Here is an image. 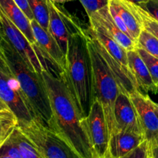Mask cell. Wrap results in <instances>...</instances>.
Here are the masks:
<instances>
[{"label": "cell", "mask_w": 158, "mask_h": 158, "mask_svg": "<svg viewBox=\"0 0 158 158\" xmlns=\"http://www.w3.org/2000/svg\"><path fill=\"white\" fill-rule=\"evenodd\" d=\"M50 1L53 2L54 3H56V4H64V3L71 2L73 0H50Z\"/></svg>", "instance_id": "34"}, {"label": "cell", "mask_w": 158, "mask_h": 158, "mask_svg": "<svg viewBox=\"0 0 158 158\" xmlns=\"http://www.w3.org/2000/svg\"><path fill=\"white\" fill-rule=\"evenodd\" d=\"M138 53L143 59V60L145 63L149 72H150L151 78L153 80V83L158 88V59L153 56L151 54L143 49V48L137 46L136 49Z\"/></svg>", "instance_id": "24"}, {"label": "cell", "mask_w": 158, "mask_h": 158, "mask_svg": "<svg viewBox=\"0 0 158 158\" xmlns=\"http://www.w3.org/2000/svg\"><path fill=\"white\" fill-rule=\"evenodd\" d=\"M17 126L18 120L10 110L0 111V147L9 138Z\"/></svg>", "instance_id": "21"}, {"label": "cell", "mask_w": 158, "mask_h": 158, "mask_svg": "<svg viewBox=\"0 0 158 158\" xmlns=\"http://www.w3.org/2000/svg\"><path fill=\"white\" fill-rule=\"evenodd\" d=\"M88 19L90 26H94L105 32L126 51L134 50L136 49L137 43L118 28L110 14L108 6L92 13L88 16Z\"/></svg>", "instance_id": "13"}, {"label": "cell", "mask_w": 158, "mask_h": 158, "mask_svg": "<svg viewBox=\"0 0 158 158\" xmlns=\"http://www.w3.org/2000/svg\"><path fill=\"white\" fill-rule=\"evenodd\" d=\"M2 40V36L0 35V43H1V40ZM2 58V52H1V49H0V59Z\"/></svg>", "instance_id": "37"}, {"label": "cell", "mask_w": 158, "mask_h": 158, "mask_svg": "<svg viewBox=\"0 0 158 158\" xmlns=\"http://www.w3.org/2000/svg\"><path fill=\"white\" fill-rule=\"evenodd\" d=\"M149 158H151V157H149Z\"/></svg>", "instance_id": "38"}, {"label": "cell", "mask_w": 158, "mask_h": 158, "mask_svg": "<svg viewBox=\"0 0 158 158\" xmlns=\"http://www.w3.org/2000/svg\"><path fill=\"white\" fill-rule=\"evenodd\" d=\"M33 18L45 29L49 25V9L46 0H28Z\"/></svg>", "instance_id": "22"}, {"label": "cell", "mask_w": 158, "mask_h": 158, "mask_svg": "<svg viewBox=\"0 0 158 158\" xmlns=\"http://www.w3.org/2000/svg\"><path fill=\"white\" fill-rule=\"evenodd\" d=\"M64 77L83 118L88 117L94 101L93 71L87 40L82 26L70 35L66 54Z\"/></svg>", "instance_id": "2"}, {"label": "cell", "mask_w": 158, "mask_h": 158, "mask_svg": "<svg viewBox=\"0 0 158 158\" xmlns=\"http://www.w3.org/2000/svg\"><path fill=\"white\" fill-rule=\"evenodd\" d=\"M145 140L140 134L126 131H116L109 137L108 154L110 158H120L137 148Z\"/></svg>", "instance_id": "15"}, {"label": "cell", "mask_w": 158, "mask_h": 158, "mask_svg": "<svg viewBox=\"0 0 158 158\" xmlns=\"http://www.w3.org/2000/svg\"><path fill=\"white\" fill-rule=\"evenodd\" d=\"M128 67L139 89L157 94L158 88L153 83L145 63L136 49L127 51Z\"/></svg>", "instance_id": "16"}, {"label": "cell", "mask_w": 158, "mask_h": 158, "mask_svg": "<svg viewBox=\"0 0 158 158\" xmlns=\"http://www.w3.org/2000/svg\"><path fill=\"white\" fill-rule=\"evenodd\" d=\"M134 6L142 23L143 29L158 39V22L154 19L151 15H149L146 11L141 9L139 6L136 4H134Z\"/></svg>", "instance_id": "25"}, {"label": "cell", "mask_w": 158, "mask_h": 158, "mask_svg": "<svg viewBox=\"0 0 158 158\" xmlns=\"http://www.w3.org/2000/svg\"><path fill=\"white\" fill-rule=\"evenodd\" d=\"M49 9L48 32L58 43L64 54L68 50L70 35L80 28L81 24L66 10L59 7L50 0H46Z\"/></svg>", "instance_id": "10"}, {"label": "cell", "mask_w": 158, "mask_h": 158, "mask_svg": "<svg viewBox=\"0 0 158 158\" xmlns=\"http://www.w3.org/2000/svg\"><path fill=\"white\" fill-rule=\"evenodd\" d=\"M30 25L35 40L32 46L36 53L40 54L59 71L64 73L66 57L58 43L47 29L42 27L35 19L31 20Z\"/></svg>", "instance_id": "11"}, {"label": "cell", "mask_w": 158, "mask_h": 158, "mask_svg": "<svg viewBox=\"0 0 158 158\" xmlns=\"http://www.w3.org/2000/svg\"><path fill=\"white\" fill-rule=\"evenodd\" d=\"M108 5L116 9L125 23L132 38L137 43L139 34L143 29L139 15L135 9L134 3L126 0H109Z\"/></svg>", "instance_id": "17"}, {"label": "cell", "mask_w": 158, "mask_h": 158, "mask_svg": "<svg viewBox=\"0 0 158 158\" xmlns=\"http://www.w3.org/2000/svg\"><path fill=\"white\" fill-rule=\"evenodd\" d=\"M0 9L29 40L31 44L35 43L30 21L14 0H0Z\"/></svg>", "instance_id": "18"}, {"label": "cell", "mask_w": 158, "mask_h": 158, "mask_svg": "<svg viewBox=\"0 0 158 158\" xmlns=\"http://www.w3.org/2000/svg\"><path fill=\"white\" fill-rule=\"evenodd\" d=\"M18 127L33 142L43 158H81L57 133L36 119Z\"/></svg>", "instance_id": "5"}, {"label": "cell", "mask_w": 158, "mask_h": 158, "mask_svg": "<svg viewBox=\"0 0 158 158\" xmlns=\"http://www.w3.org/2000/svg\"><path fill=\"white\" fill-rule=\"evenodd\" d=\"M8 139L18 148L24 158H43L35 145L20 131L18 126Z\"/></svg>", "instance_id": "20"}, {"label": "cell", "mask_w": 158, "mask_h": 158, "mask_svg": "<svg viewBox=\"0 0 158 158\" xmlns=\"http://www.w3.org/2000/svg\"><path fill=\"white\" fill-rule=\"evenodd\" d=\"M0 35L24 60L29 67L41 74L43 67L32 44L20 29L0 9Z\"/></svg>", "instance_id": "7"}, {"label": "cell", "mask_w": 158, "mask_h": 158, "mask_svg": "<svg viewBox=\"0 0 158 158\" xmlns=\"http://www.w3.org/2000/svg\"><path fill=\"white\" fill-rule=\"evenodd\" d=\"M4 110H9V109L8 108V106H6V103H4L1 100H0V111Z\"/></svg>", "instance_id": "35"}, {"label": "cell", "mask_w": 158, "mask_h": 158, "mask_svg": "<svg viewBox=\"0 0 158 158\" xmlns=\"http://www.w3.org/2000/svg\"><path fill=\"white\" fill-rule=\"evenodd\" d=\"M120 158H149V146L147 140Z\"/></svg>", "instance_id": "27"}, {"label": "cell", "mask_w": 158, "mask_h": 158, "mask_svg": "<svg viewBox=\"0 0 158 158\" xmlns=\"http://www.w3.org/2000/svg\"><path fill=\"white\" fill-rule=\"evenodd\" d=\"M90 33L93 37L105 48V50L122 66L128 67L127 51L119 44L117 42L107 35L105 32L101 31L94 26H90Z\"/></svg>", "instance_id": "19"}, {"label": "cell", "mask_w": 158, "mask_h": 158, "mask_svg": "<svg viewBox=\"0 0 158 158\" xmlns=\"http://www.w3.org/2000/svg\"><path fill=\"white\" fill-rule=\"evenodd\" d=\"M149 157L151 158H158V146L149 148Z\"/></svg>", "instance_id": "32"}, {"label": "cell", "mask_w": 158, "mask_h": 158, "mask_svg": "<svg viewBox=\"0 0 158 158\" xmlns=\"http://www.w3.org/2000/svg\"><path fill=\"white\" fill-rule=\"evenodd\" d=\"M126 1L134 3V4H136V5H137V6H139V5L142 4V3L146 2H147V1H148V0H126Z\"/></svg>", "instance_id": "33"}, {"label": "cell", "mask_w": 158, "mask_h": 158, "mask_svg": "<svg viewBox=\"0 0 158 158\" xmlns=\"http://www.w3.org/2000/svg\"><path fill=\"white\" fill-rule=\"evenodd\" d=\"M0 49L3 60L20 83L35 114V119L48 127L52 121L53 115L42 75L31 69L21 56L3 39L0 43Z\"/></svg>", "instance_id": "3"}, {"label": "cell", "mask_w": 158, "mask_h": 158, "mask_svg": "<svg viewBox=\"0 0 158 158\" xmlns=\"http://www.w3.org/2000/svg\"><path fill=\"white\" fill-rule=\"evenodd\" d=\"M0 158H12V157L6 155V154H0Z\"/></svg>", "instance_id": "36"}, {"label": "cell", "mask_w": 158, "mask_h": 158, "mask_svg": "<svg viewBox=\"0 0 158 158\" xmlns=\"http://www.w3.org/2000/svg\"><path fill=\"white\" fill-rule=\"evenodd\" d=\"M137 46L143 48L153 56L158 59V39L143 29L137 40Z\"/></svg>", "instance_id": "23"}, {"label": "cell", "mask_w": 158, "mask_h": 158, "mask_svg": "<svg viewBox=\"0 0 158 158\" xmlns=\"http://www.w3.org/2000/svg\"><path fill=\"white\" fill-rule=\"evenodd\" d=\"M0 154H6L12 158H24L18 148L9 139L0 147Z\"/></svg>", "instance_id": "28"}, {"label": "cell", "mask_w": 158, "mask_h": 158, "mask_svg": "<svg viewBox=\"0 0 158 158\" xmlns=\"http://www.w3.org/2000/svg\"><path fill=\"white\" fill-rule=\"evenodd\" d=\"M86 33L92 65L94 100H97L103 107L110 137L116 129L114 106L120 89L111 69L104 60L94 40L90 35L88 29H86Z\"/></svg>", "instance_id": "4"}, {"label": "cell", "mask_w": 158, "mask_h": 158, "mask_svg": "<svg viewBox=\"0 0 158 158\" xmlns=\"http://www.w3.org/2000/svg\"><path fill=\"white\" fill-rule=\"evenodd\" d=\"M139 6L158 22V0H148Z\"/></svg>", "instance_id": "29"}, {"label": "cell", "mask_w": 158, "mask_h": 158, "mask_svg": "<svg viewBox=\"0 0 158 158\" xmlns=\"http://www.w3.org/2000/svg\"><path fill=\"white\" fill-rule=\"evenodd\" d=\"M0 100L16 117L18 126L29 123L35 114L26 100L20 83L3 60L0 59Z\"/></svg>", "instance_id": "6"}, {"label": "cell", "mask_w": 158, "mask_h": 158, "mask_svg": "<svg viewBox=\"0 0 158 158\" xmlns=\"http://www.w3.org/2000/svg\"><path fill=\"white\" fill-rule=\"evenodd\" d=\"M88 31H89V29H88ZM90 35H91V34L90 33ZM91 37L94 40V43H95L99 50L100 51L102 56H103L104 60H105L108 66L111 69L112 74L114 75L115 78H116V81L119 84L121 92L129 96L133 92L139 89L133 74L130 72L129 69L122 66L119 62L116 61L92 35H91Z\"/></svg>", "instance_id": "14"}, {"label": "cell", "mask_w": 158, "mask_h": 158, "mask_svg": "<svg viewBox=\"0 0 158 158\" xmlns=\"http://www.w3.org/2000/svg\"><path fill=\"white\" fill-rule=\"evenodd\" d=\"M85 124L94 158H110L108 154L109 133L102 104L94 99Z\"/></svg>", "instance_id": "8"}, {"label": "cell", "mask_w": 158, "mask_h": 158, "mask_svg": "<svg viewBox=\"0 0 158 158\" xmlns=\"http://www.w3.org/2000/svg\"><path fill=\"white\" fill-rule=\"evenodd\" d=\"M114 119L116 127L114 132L126 131L143 135L136 108L131 99L121 91L115 102Z\"/></svg>", "instance_id": "12"}, {"label": "cell", "mask_w": 158, "mask_h": 158, "mask_svg": "<svg viewBox=\"0 0 158 158\" xmlns=\"http://www.w3.org/2000/svg\"><path fill=\"white\" fill-rule=\"evenodd\" d=\"M88 16L108 6L109 0H79Z\"/></svg>", "instance_id": "26"}, {"label": "cell", "mask_w": 158, "mask_h": 158, "mask_svg": "<svg viewBox=\"0 0 158 158\" xmlns=\"http://www.w3.org/2000/svg\"><path fill=\"white\" fill-rule=\"evenodd\" d=\"M129 97L131 99L142 128L145 140L149 148L158 146V103L148 95L136 90Z\"/></svg>", "instance_id": "9"}, {"label": "cell", "mask_w": 158, "mask_h": 158, "mask_svg": "<svg viewBox=\"0 0 158 158\" xmlns=\"http://www.w3.org/2000/svg\"><path fill=\"white\" fill-rule=\"evenodd\" d=\"M108 9H109L110 14H111L113 20H114L115 23H116V26H118V28H119V29H120L122 32H123L125 35H127L129 37L132 38L131 35H130V33H129V32L127 27L125 26V23H123V21H122V19H121V17L119 16V14L117 13V12L116 11V9H115L112 6H110V5H108Z\"/></svg>", "instance_id": "30"}, {"label": "cell", "mask_w": 158, "mask_h": 158, "mask_svg": "<svg viewBox=\"0 0 158 158\" xmlns=\"http://www.w3.org/2000/svg\"><path fill=\"white\" fill-rule=\"evenodd\" d=\"M41 73L52 110L48 127L61 137L81 158H94L83 118L64 73L54 68L40 55Z\"/></svg>", "instance_id": "1"}, {"label": "cell", "mask_w": 158, "mask_h": 158, "mask_svg": "<svg viewBox=\"0 0 158 158\" xmlns=\"http://www.w3.org/2000/svg\"><path fill=\"white\" fill-rule=\"evenodd\" d=\"M14 2H15L17 4V6L21 9V10L24 12V14L26 15V17L29 19V21L34 19L33 15L30 7H29L28 0H14Z\"/></svg>", "instance_id": "31"}]
</instances>
